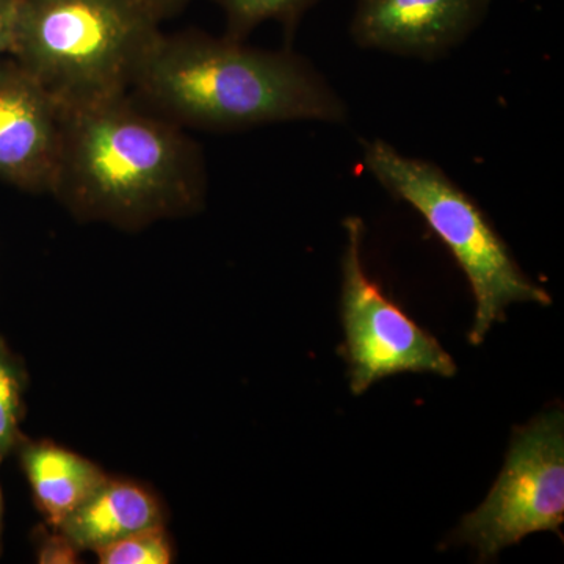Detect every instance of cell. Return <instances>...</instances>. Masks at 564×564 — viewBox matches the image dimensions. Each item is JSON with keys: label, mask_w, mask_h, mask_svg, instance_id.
<instances>
[{"label": "cell", "mask_w": 564, "mask_h": 564, "mask_svg": "<svg viewBox=\"0 0 564 564\" xmlns=\"http://www.w3.org/2000/svg\"><path fill=\"white\" fill-rule=\"evenodd\" d=\"M165 525V510L147 486L122 478H107L58 530L77 551H93L122 538Z\"/></svg>", "instance_id": "9c48e42d"}, {"label": "cell", "mask_w": 564, "mask_h": 564, "mask_svg": "<svg viewBox=\"0 0 564 564\" xmlns=\"http://www.w3.org/2000/svg\"><path fill=\"white\" fill-rule=\"evenodd\" d=\"M101 564H170L174 558L165 525L151 527L95 552Z\"/></svg>", "instance_id": "4fadbf2b"}, {"label": "cell", "mask_w": 564, "mask_h": 564, "mask_svg": "<svg viewBox=\"0 0 564 564\" xmlns=\"http://www.w3.org/2000/svg\"><path fill=\"white\" fill-rule=\"evenodd\" d=\"M362 163L386 191L422 215L462 267L475 296L473 345L484 343L511 304L552 303L514 261L481 207L436 163L403 154L384 140L364 141Z\"/></svg>", "instance_id": "277c9868"}, {"label": "cell", "mask_w": 564, "mask_h": 564, "mask_svg": "<svg viewBox=\"0 0 564 564\" xmlns=\"http://www.w3.org/2000/svg\"><path fill=\"white\" fill-rule=\"evenodd\" d=\"M65 106L13 58L0 62V181L51 193L61 161Z\"/></svg>", "instance_id": "52a82bcc"}, {"label": "cell", "mask_w": 564, "mask_h": 564, "mask_svg": "<svg viewBox=\"0 0 564 564\" xmlns=\"http://www.w3.org/2000/svg\"><path fill=\"white\" fill-rule=\"evenodd\" d=\"M491 0H356L351 39L364 50L437 61L464 43Z\"/></svg>", "instance_id": "ba28073f"}, {"label": "cell", "mask_w": 564, "mask_h": 564, "mask_svg": "<svg viewBox=\"0 0 564 564\" xmlns=\"http://www.w3.org/2000/svg\"><path fill=\"white\" fill-rule=\"evenodd\" d=\"M129 93L174 124L199 131L348 120L339 93L302 55L198 31L162 33Z\"/></svg>", "instance_id": "7a4b0ae2"}, {"label": "cell", "mask_w": 564, "mask_h": 564, "mask_svg": "<svg viewBox=\"0 0 564 564\" xmlns=\"http://www.w3.org/2000/svg\"><path fill=\"white\" fill-rule=\"evenodd\" d=\"M144 0H17L9 54L63 106L131 91L159 36Z\"/></svg>", "instance_id": "3957f363"}, {"label": "cell", "mask_w": 564, "mask_h": 564, "mask_svg": "<svg viewBox=\"0 0 564 564\" xmlns=\"http://www.w3.org/2000/svg\"><path fill=\"white\" fill-rule=\"evenodd\" d=\"M187 2L188 0H144V3L150 7L152 13L161 22L180 14Z\"/></svg>", "instance_id": "2e32d148"}, {"label": "cell", "mask_w": 564, "mask_h": 564, "mask_svg": "<svg viewBox=\"0 0 564 564\" xmlns=\"http://www.w3.org/2000/svg\"><path fill=\"white\" fill-rule=\"evenodd\" d=\"M21 466L50 529H58L109 478L90 459L51 443L24 441Z\"/></svg>", "instance_id": "30bf717a"}, {"label": "cell", "mask_w": 564, "mask_h": 564, "mask_svg": "<svg viewBox=\"0 0 564 564\" xmlns=\"http://www.w3.org/2000/svg\"><path fill=\"white\" fill-rule=\"evenodd\" d=\"M344 226L343 318L351 392L361 395L391 375L454 377L458 367L436 337L404 314L367 274L361 218H347Z\"/></svg>", "instance_id": "8992f818"}, {"label": "cell", "mask_w": 564, "mask_h": 564, "mask_svg": "<svg viewBox=\"0 0 564 564\" xmlns=\"http://www.w3.org/2000/svg\"><path fill=\"white\" fill-rule=\"evenodd\" d=\"M226 18V36L245 40L265 21L295 28L300 18L318 0H214Z\"/></svg>", "instance_id": "8fae6325"}, {"label": "cell", "mask_w": 564, "mask_h": 564, "mask_svg": "<svg viewBox=\"0 0 564 564\" xmlns=\"http://www.w3.org/2000/svg\"><path fill=\"white\" fill-rule=\"evenodd\" d=\"M50 534H44L40 541L39 558L41 563H77L76 545L70 543L58 529H51Z\"/></svg>", "instance_id": "5bb4252c"}, {"label": "cell", "mask_w": 564, "mask_h": 564, "mask_svg": "<svg viewBox=\"0 0 564 564\" xmlns=\"http://www.w3.org/2000/svg\"><path fill=\"white\" fill-rule=\"evenodd\" d=\"M563 522L564 415L562 408H552L516 430L496 485L463 519L455 538L489 562L529 534H560Z\"/></svg>", "instance_id": "5b68a950"}, {"label": "cell", "mask_w": 564, "mask_h": 564, "mask_svg": "<svg viewBox=\"0 0 564 564\" xmlns=\"http://www.w3.org/2000/svg\"><path fill=\"white\" fill-rule=\"evenodd\" d=\"M28 375L21 362L0 339V458H6L22 443L21 421L24 415V391Z\"/></svg>", "instance_id": "7c38bea8"}, {"label": "cell", "mask_w": 564, "mask_h": 564, "mask_svg": "<svg viewBox=\"0 0 564 564\" xmlns=\"http://www.w3.org/2000/svg\"><path fill=\"white\" fill-rule=\"evenodd\" d=\"M51 195L77 220L132 231L202 210L206 161L184 128L122 93L65 106Z\"/></svg>", "instance_id": "6da1fadb"}, {"label": "cell", "mask_w": 564, "mask_h": 564, "mask_svg": "<svg viewBox=\"0 0 564 564\" xmlns=\"http://www.w3.org/2000/svg\"><path fill=\"white\" fill-rule=\"evenodd\" d=\"M0 463H2V458H0ZM2 519H3L2 489H0V554H2Z\"/></svg>", "instance_id": "e0dca14e"}, {"label": "cell", "mask_w": 564, "mask_h": 564, "mask_svg": "<svg viewBox=\"0 0 564 564\" xmlns=\"http://www.w3.org/2000/svg\"><path fill=\"white\" fill-rule=\"evenodd\" d=\"M14 11H17V0H0V55L10 52Z\"/></svg>", "instance_id": "9a60e30c"}]
</instances>
